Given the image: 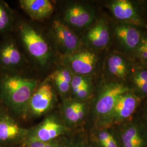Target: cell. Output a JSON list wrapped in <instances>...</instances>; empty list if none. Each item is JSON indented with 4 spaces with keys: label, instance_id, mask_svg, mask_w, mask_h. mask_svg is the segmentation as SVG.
<instances>
[{
    "label": "cell",
    "instance_id": "cell-13",
    "mask_svg": "<svg viewBox=\"0 0 147 147\" xmlns=\"http://www.w3.org/2000/svg\"><path fill=\"white\" fill-rule=\"evenodd\" d=\"M86 106L84 102L76 99H66L63 102L62 114L64 124L74 125L83 119L85 115Z\"/></svg>",
    "mask_w": 147,
    "mask_h": 147
},
{
    "label": "cell",
    "instance_id": "cell-14",
    "mask_svg": "<svg viewBox=\"0 0 147 147\" xmlns=\"http://www.w3.org/2000/svg\"><path fill=\"white\" fill-rule=\"evenodd\" d=\"M86 39L95 48L106 47L110 40V33L106 24L102 20L96 22L87 32Z\"/></svg>",
    "mask_w": 147,
    "mask_h": 147
},
{
    "label": "cell",
    "instance_id": "cell-10",
    "mask_svg": "<svg viewBox=\"0 0 147 147\" xmlns=\"http://www.w3.org/2000/svg\"><path fill=\"white\" fill-rule=\"evenodd\" d=\"M26 132L12 117L7 114L0 119V147L20 140Z\"/></svg>",
    "mask_w": 147,
    "mask_h": 147
},
{
    "label": "cell",
    "instance_id": "cell-3",
    "mask_svg": "<svg viewBox=\"0 0 147 147\" xmlns=\"http://www.w3.org/2000/svg\"><path fill=\"white\" fill-rule=\"evenodd\" d=\"M130 89L124 84L108 83L102 87L95 101L94 113L99 125H104L112 120V114L116 102L121 95Z\"/></svg>",
    "mask_w": 147,
    "mask_h": 147
},
{
    "label": "cell",
    "instance_id": "cell-8",
    "mask_svg": "<svg viewBox=\"0 0 147 147\" xmlns=\"http://www.w3.org/2000/svg\"><path fill=\"white\" fill-rule=\"evenodd\" d=\"M23 58L16 41L10 35L0 42V71H17L22 64Z\"/></svg>",
    "mask_w": 147,
    "mask_h": 147
},
{
    "label": "cell",
    "instance_id": "cell-18",
    "mask_svg": "<svg viewBox=\"0 0 147 147\" xmlns=\"http://www.w3.org/2000/svg\"><path fill=\"white\" fill-rule=\"evenodd\" d=\"M107 67L111 74L119 78H124L127 73L126 64L123 59L118 55H112L109 58Z\"/></svg>",
    "mask_w": 147,
    "mask_h": 147
},
{
    "label": "cell",
    "instance_id": "cell-26",
    "mask_svg": "<svg viewBox=\"0 0 147 147\" xmlns=\"http://www.w3.org/2000/svg\"><path fill=\"white\" fill-rule=\"evenodd\" d=\"M123 147H141L143 144L142 137L132 140L130 142L123 143Z\"/></svg>",
    "mask_w": 147,
    "mask_h": 147
},
{
    "label": "cell",
    "instance_id": "cell-17",
    "mask_svg": "<svg viewBox=\"0 0 147 147\" xmlns=\"http://www.w3.org/2000/svg\"><path fill=\"white\" fill-rule=\"evenodd\" d=\"M15 19L9 6L0 1V36L6 37L14 30Z\"/></svg>",
    "mask_w": 147,
    "mask_h": 147
},
{
    "label": "cell",
    "instance_id": "cell-12",
    "mask_svg": "<svg viewBox=\"0 0 147 147\" xmlns=\"http://www.w3.org/2000/svg\"><path fill=\"white\" fill-rule=\"evenodd\" d=\"M138 100L129 92L121 95L117 100L112 114V121L120 123L131 116L136 109Z\"/></svg>",
    "mask_w": 147,
    "mask_h": 147
},
{
    "label": "cell",
    "instance_id": "cell-11",
    "mask_svg": "<svg viewBox=\"0 0 147 147\" xmlns=\"http://www.w3.org/2000/svg\"><path fill=\"white\" fill-rule=\"evenodd\" d=\"M19 3L22 10L33 20L47 19L54 9L52 2L49 0H21Z\"/></svg>",
    "mask_w": 147,
    "mask_h": 147
},
{
    "label": "cell",
    "instance_id": "cell-24",
    "mask_svg": "<svg viewBox=\"0 0 147 147\" xmlns=\"http://www.w3.org/2000/svg\"><path fill=\"white\" fill-rule=\"evenodd\" d=\"M138 55L144 61H147V44L146 40L142 42L138 48Z\"/></svg>",
    "mask_w": 147,
    "mask_h": 147
},
{
    "label": "cell",
    "instance_id": "cell-29",
    "mask_svg": "<svg viewBox=\"0 0 147 147\" xmlns=\"http://www.w3.org/2000/svg\"><path fill=\"white\" fill-rule=\"evenodd\" d=\"M100 146L102 147H118L117 143L113 137H112L109 141Z\"/></svg>",
    "mask_w": 147,
    "mask_h": 147
},
{
    "label": "cell",
    "instance_id": "cell-5",
    "mask_svg": "<svg viewBox=\"0 0 147 147\" xmlns=\"http://www.w3.org/2000/svg\"><path fill=\"white\" fill-rule=\"evenodd\" d=\"M67 131V127L64 123L56 115H50L28 132L27 136L47 142L57 139Z\"/></svg>",
    "mask_w": 147,
    "mask_h": 147
},
{
    "label": "cell",
    "instance_id": "cell-16",
    "mask_svg": "<svg viewBox=\"0 0 147 147\" xmlns=\"http://www.w3.org/2000/svg\"><path fill=\"white\" fill-rule=\"evenodd\" d=\"M115 34L122 45L128 49H134L140 44L141 34L134 27L120 25L116 27Z\"/></svg>",
    "mask_w": 147,
    "mask_h": 147
},
{
    "label": "cell",
    "instance_id": "cell-1",
    "mask_svg": "<svg viewBox=\"0 0 147 147\" xmlns=\"http://www.w3.org/2000/svg\"><path fill=\"white\" fill-rule=\"evenodd\" d=\"M38 84L36 80L24 77L17 71H0V102L7 110L24 115Z\"/></svg>",
    "mask_w": 147,
    "mask_h": 147
},
{
    "label": "cell",
    "instance_id": "cell-4",
    "mask_svg": "<svg viewBox=\"0 0 147 147\" xmlns=\"http://www.w3.org/2000/svg\"><path fill=\"white\" fill-rule=\"evenodd\" d=\"M98 58L94 53L88 50H78L63 56V67L73 74L85 76L95 68Z\"/></svg>",
    "mask_w": 147,
    "mask_h": 147
},
{
    "label": "cell",
    "instance_id": "cell-23",
    "mask_svg": "<svg viewBox=\"0 0 147 147\" xmlns=\"http://www.w3.org/2000/svg\"><path fill=\"white\" fill-rule=\"evenodd\" d=\"M45 143L38 140L32 137L27 136L26 147H43Z\"/></svg>",
    "mask_w": 147,
    "mask_h": 147
},
{
    "label": "cell",
    "instance_id": "cell-19",
    "mask_svg": "<svg viewBox=\"0 0 147 147\" xmlns=\"http://www.w3.org/2000/svg\"><path fill=\"white\" fill-rule=\"evenodd\" d=\"M51 78L59 93L64 97L67 96L70 92V84L53 74Z\"/></svg>",
    "mask_w": 147,
    "mask_h": 147
},
{
    "label": "cell",
    "instance_id": "cell-27",
    "mask_svg": "<svg viewBox=\"0 0 147 147\" xmlns=\"http://www.w3.org/2000/svg\"><path fill=\"white\" fill-rule=\"evenodd\" d=\"M64 144L65 143L56 139L50 142H46L43 147H63Z\"/></svg>",
    "mask_w": 147,
    "mask_h": 147
},
{
    "label": "cell",
    "instance_id": "cell-20",
    "mask_svg": "<svg viewBox=\"0 0 147 147\" xmlns=\"http://www.w3.org/2000/svg\"><path fill=\"white\" fill-rule=\"evenodd\" d=\"M140 137H141L140 133L136 127L130 126L121 135V141L123 144Z\"/></svg>",
    "mask_w": 147,
    "mask_h": 147
},
{
    "label": "cell",
    "instance_id": "cell-22",
    "mask_svg": "<svg viewBox=\"0 0 147 147\" xmlns=\"http://www.w3.org/2000/svg\"><path fill=\"white\" fill-rule=\"evenodd\" d=\"M90 84H88L74 90L71 92V93L73 94L75 98H76V100L81 101L87 98L90 94Z\"/></svg>",
    "mask_w": 147,
    "mask_h": 147
},
{
    "label": "cell",
    "instance_id": "cell-2",
    "mask_svg": "<svg viewBox=\"0 0 147 147\" xmlns=\"http://www.w3.org/2000/svg\"><path fill=\"white\" fill-rule=\"evenodd\" d=\"M18 28L21 42L31 57L41 66L50 63L52 51L42 34L25 22L19 23Z\"/></svg>",
    "mask_w": 147,
    "mask_h": 147
},
{
    "label": "cell",
    "instance_id": "cell-9",
    "mask_svg": "<svg viewBox=\"0 0 147 147\" xmlns=\"http://www.w3.org/2000/svg\"><path fill=\"white\" fill-rule=\"evenodd\" d=\"M94 13L89 8L81 4L68 5L64 12V22L69 27L81 29L88 26L93 21Z\"/></svg>",
    "mask_w": 147,
    "mask_h": 147
},
{
    "label": "cell",
    "instance_id": "cell-6",
    "mask_svg": "<svg viewBox=\"0 0 147 147\" xmlns=\"http://www.w3.org/2000/svg\"><path fill=\"white\" fill-rule=\"evenodd\" d=\"M55 100V95L51 84L44 82L38 86L32 95L27 112L34 117L42 116L52 109Z\"/></svg>",
    "mask_w": 147,
    "mask_h": 147
},
{
    "label": "cell",
    "instance_id": "cell-30",
    "mask_svg": "<svg viewBox=\"0 0 147 147\" xmlns=\"http://www.w3.org/2000/svg\"><path fill=\"white\" fill-rule=\"evenodd\" d=\"M7 114H8L7 112V109L4 107V106L0 102V119H1Z\"/></svg>",
    "mask_w": 147,
    "mask_h": 147
},
{
    "label": "cell",
    "instance_id": "cell-15",
    "mask_svg": "<svg viewBox=\"0 0 147 147\" xmlns=\"http://www.w3.org/2000/svg\"><path fill=\"white\" fill-rule=\"evenodd\" d=\"M109 7L117 19L121 21L139 23L138 16L130 2L126 0H117L112 2Z\"/></svg>",
    "mask_w": 147,
    "mask_h": 147
},
{
    "label": "cell",
    "instance_id": "cell-21",
    "mask_svg": "<svg viewBox=\"0 0 147 147\" xmlns=\"http://www.w3.org/2000/svg\"><path fill=\"white\" fill-rule=\"evenodd\" d=\"M88 84H90L89 81L85 76L73 74L70 84V91L73 92L82 86Z\"/></svg>",
    "mask_w": 147,
    "mask_h": 147
},
{
    "label": "cell",
    "instance_id": "cell-7",
    "mask_svg": "<svg viewBox=\"0 0 147 147\" xmlns=\"http://www.w3.org/2000/svg\"><path fill=\"white\" fill-rule=\"evenodd\" d=\"M52 33L56 46L63 56L80 50V41L72 28L59 20L52 25Z\"/></svg>",
    "mask_w": 147,
    "mask_h": 147
},
{
    "label": "cell",
    "instance_id": "cell-28",
    "mask_svg": "<svg viewBox=\"0 0 147 147\" xmlns=\"http://www.w3.org/2000/svg\"><path fill=\"white\" fill-rule=\"evenodd\" d=\"M134 82L137 88L139 89L142 93L147 94V83H144L137 80H134Z\"/></svg>",
    "mask_w": 147,
    "mask_h": 147
},
{
    "label": "cell",
    "instance_id": "cell-31",
    "mask_svg": "<svg viewBox=\"0 0 147 147\" xmlns=\"http://www.w3.org/2000/svg\"><path fill=\"white\" fill-rule=\"evenodd\" d=\"M63 147H77V146L72 142H67L65 143Z\"/></svg>",
    "mask_w": 147,
    "mask_h": 147
},
{
    "label": "cell",
    "instance_id": "cell-32",
    "mask_svg": "<svg viewBox=\"0 0 147 147\" xmlns=\"http://www.w3.org/2000/svg\"><path fill=\"white\" fill-rule=\"evenodd\" d=\"M146 42H147V39H146Z\"/></svg>",
    "mask_w": 147,
    "mask_h": 147
},
{
    "label": "cell",
    "instance_id": "cell-25",
    "mask_svg": "<svg viewBox=\"0 0 147 147\" xmlns=\"http://www.w3.org/2000/svg\"><path fill=\"white\" fill-rule=\"evenodd\" d=\"M134 80L147 83V70H141L137 72L134 76Z\"/></svg>",
    "mask_w": 147,
    "mask_h": 147
}]
</instances>
